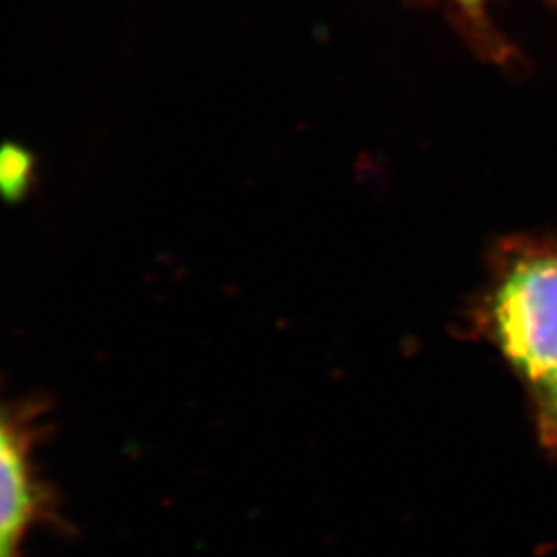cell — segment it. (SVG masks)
<instances>
[{"instance_id":"cell-1","label":"cell","mask_w":557,"mask_h":557,"mask_svg":"<svg viewBox=\"0 0 557 557\" xmlns=\"http://www.w3.org/2000/svg\"><path fill=\"white\" fill-rule=\"evenodd\" d=\"M494 322L504 356L543 388L557 374V257L518 262L499 285Z\"/></svg>"},{"instance_id":"cell-2","label":"cell","mask_w":557,"mask_h":557,"mask_svg":"<svg viewBox=\"0 0 557 557\" xmlns=\"http://www.w3.org/2000/svg\"><path fill=\"white\" fill-rule=\"evenodd\" d=\"M36 430L0 400V557H25L32 535L59 520L52 490L34 460Z\"/></svg>"},{"instance_id":"cell-3","label":"cell","mask_w":557,"mask_h":557,"mask_svg":"<svg viewBox=\"0 0 557 557\" xmlns=\"http://www.w3.org/2000/svg\"><path fill=\"white\" fill-rule=\"evenodd\" d=\"M541 391V418L545 423V432L557 436V374Z\"/></svg>"},{"instance_id":"cell-4","label":"cell","mask_w":557,"mask_h":557,"mask_svg":"<svg viewBox=\"0 0 557 557\" xmlns=\"http://www.w3.org/2000/svg\"><path fill=\"white\" fill-rule=\"evenodd\" d=\"M460 2H462L467 9H471V11H478L483 0H460Z\"/></svg>"}]
</instances>
